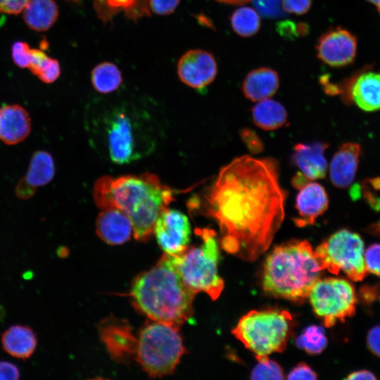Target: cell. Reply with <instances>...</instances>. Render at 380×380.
Listing matches in <instances>:
<instances>
[{"label": "cell", "mask_w": 380, "mask_h": 380, "mask_svg": "<svg viewBox=\"0 0 380 380\" xmlns=\"http://www.w3.org/2000/svg\"><path fill=\"white\" fill-rule=\"evenodd\" d=\"M368 1L373 3L376 6V8H378L380 13V0H368Z\"/></svg>", "instance_id": "c3c4849f"}, {"label": "cell", "mask_w": 380, "mask_h": 380, "mask_svg": "<svg viewBox=\"0 0 380 380\" xmlns=\"http://www.w3.org/2000/svg\"><path fill=\"white\" fill-rule=\"evenodd\" d=\"M296 25L291 22L281 23L279 29L281 34L282 35H295L296 33L298 34H305L308 31L306 26L304 24L300 25L299 27L296 29Z\"/></svg>", "instance_id": "ee69618b"}, {"label": "cell", "mask_w": 380, "mask_h": 380, "mask_svg": "<svg viewBox=\"0 0 380 380\" xmlns=\"http://www.w3.org/2000/svg\"><path fill=\"white\" fill-rule=\"evenodd\" d=\"M254 124L265 130H274L281 127L287 120L285 108L279 102L267 99L258 101L252 108Z\"/></svg>", "instance_id": "484cf974"}, {"label": "cell", "mask_w": 380, "mask_h": 380, "mask_svg": "<svg viewBox=\"0 0 380 380\" xmlns=\"http://www.w3.org/2000/svg\"><path fill=\"white\" fill-rule=\"evenodd\" d=\"M216 61L210 52L191 49L182 56L177 64L180 80L194 89H202L210 84L216 77Z\"/></svg>", "instance_id": "4fadbf2b"}, {"label": "cell", "mask_w": 380, "mask_h": 380, "mask_svg": "<svg viewBox=\"0 0 380 380\" xmlns=\"http://www.w3.org/2000/svg\"><path fill=\"white\" fill-rule=\"evenodd\" d=\"M202 242L188 246L178 255H173L176 267L184 283L196 293L204 292L216 300L224 289V281L218 275L219 247L214 230H196Z\"/></svg>", "instance_id": "8992f818"}, {"label": "cell", "mask_w": 380, "mask_h": 380, "mask_svg": "<svg viewBox=\"0 0 380 380\" xmlns=\"http://www.w3.org/2000/svg\"><path fill=\"white\" fill-rule=\"evenodd\" d=\"M288 379H316V373L305 363L298 364L289 374Z\"/></svg>", "instance_id": "f35d334b"}, {"label": "cell", "mask_w": 380, "mask_h": 380, "mask_svg": "<svg viewBox=\"0 0 380 380\" xmlns=\"http://www.w3.org/2000/svg\"><path fill=\"white\" fill-rule=\"evenodd\" d=\"M29 113L18 104L4 105L0 108V141L8 145L23 141L31 132Z\"/></svg>", "instance_id": "ac0fdd59"}, {"label": "cell", "mask_w": 380, "mask_h": 380, "mask_svg": "<svg viewBox=\"0 0 380 380\" xmlns=\"http://www.w3.org/2000/svg\"><path fill=\"white\" fill-rule=\"evenodd\" d=\"M322 271L308 241H291L274 247L267 257L263 288L277 298L302 300L308 297Z\"/></svg>", "instance_id": "277c9868"}, {"label": "cell", "mask_w": 380, "mask_h": 380, "mask_svg": "<svg viewBox=\"0 0 380 380\" xmlns=\"http://www.w3.org/2000/svg\"><path fill=\"white\" fill-rule=\"evenodd\" d=\"M367 232L374 236L380 237V221L368 227Z\"/></svg>", "instance_id": "bcb514c9"}, {"label": "cell", "mask_w": 380, "mask_h": 380, "mask_svg": "<svg viewBox=\"0 0 380 380\" xmlns=\"http://www.w3.org/2000/svg\"><path fill=\"white\" fill-rule=\"evenodd\" d=\"M308 297L315 312L327 327L334 326L338 320L344 322L355 311V289L343 279H319L312 287Z\"/></svg>", "instance_id": "30bf717a"}, {"label": "cell", "mask_w": 380, "mask_h": 380, "mask_svg": "<svg viewBox=\"0 0 380 380\" xmlns=\"http://www.w3.org/2000/svg\"><path fill=\"white\" fill-rule=\"evenodd\" d=\"M297 346L310 354L321 353L327 346V339L323 328L312 325L305 329L296 338Z\"/></svg>", "instance_id": "f1b7e54d"}, {"label": "cell", "mask_w": 380, "mask_h": 380, "mask_svg": "<svg viewBox=\"0 0 380 380\" xmlns=\"http://www.w3.org/2000/svg\"><path fill=\"white\" fill-rule=\"evenodd\" d=\"M315 254L322 271L334 274L342 272L355 281H362L368 274L364 242L358 234L348 229L333 234L316 248Z\"/></svg>", "instance_id": "9c48e42d"}, {"label": "cell", "mask_w": 380, "mask_h": 380, "mask_svg": "<svg viewBox=\"0 0 380 380\" xmlns=\"http://www.w3.org/2000/svg\"><path fill=\"white\" fill-rule=\"evenodd\" d=\"M30 0H0V13L17 15L23 11Z\"/></svg>", "instance_id": "74e56055"}, {"label": "cell", "mask_w": 380, "mask_h": 380, "mask_svg": "<svg viewBox=\"0 0 380 380\" xmlns=\"http://www.w3.org/2000/svg\"><path fill=\"white\" fill-rule=\"evenodd\" d=\"M99 331L102 341L114 360L124 362L134 357L137 337L127 322L109 317L100 324Z\"/></svg>", "instance_id": "5bb4252c"}, {"label": "cell", "mask_w": 380, "mask_h": 380, "mask_svg": "<svg viewBox=\"0 0 380 380\" xmlns=\"http://www.w3.org/2000/svg\"><path fill=\"white\" fill-rule=\"evenodd\" d=\"M220 3L231 4V5H241L246 4L251 0H215Z\"/></svg>", "instance_id": "7dc6e473"}, {"label": "cell", "mask_w": 380, "mask_h": 380, "mask_svg": "<svg viewBox=\"0 0 380 380\" xmlns=\"http://www.w3.org/2000/svg\"><path fill=\"white\" fill-rule=\"evenodd\" d=\"M258 363L253 368L251 378L252 379H284L282 368L268 356L256 357Z\"/></svg>", "instance_id": "f546056e"}, {"label": "cell", "mask_w": 380, "mask_h": 380, "mask_svg": "<svg viewBox=\"0 0 380 380\" xmlns=\"http://www.w3.org/2000/svg\"><path fill=\"white\" fill-rule=\"evenodd\" d=\"M153 233L165 253L178 255L189 246L191 226L184 213L167 207L159 214Z\"/></svg>", "instance_id": "8fae6325"}, {"label": "cell", "mask_w": 380, "mask_h": 380, "mask_svg": "<svg viewBox=\"0 0 380 380\" xmlns=\"http://www.w3.org/2000/svg\"><path fill=\"white\" fill-rule=\"evenodd\" d=\"M241 138L251 152L258 153L262 150V143L251 130L243 129L241 132Z\"/></svg>", "instance_id": "ab89813d"}, {"label": "cell", "mask_w": 380, "mask_h": 380, "mask_svg": "<svg viewBox=\"0 0 380 380\" xmlns=\"http://www.w3.org/2000/svg\"><path fill=\"white\" fill-rule=\"evenodd\" d=\"M67 1H73V2H77V1H81V0H67Z\"/></svg>", "instance_id": "681fc988"}, {"label": "cell", "mask_w": 380, "mask_h": 380, "mask_svg": "<svg viewBox=\"0 0 380 380\" xmlns=\"http://www.w3.org/2000/svg\"><path fill=\"white\" fill-rule=\"evenodd\" d=\"M31 49L29 44L25 42H15L11 49V55L13 62L22 68H28Z\"/></svg>", "instance_id": "1f68e13d"}, {"label": "cell", "mask_w": 380, "mask_h": 380, "mask_svg": "<svg viewBox=\"0 0 380 380\" xmlns=\"http://www.w3.org/2000/svg\"><path fill=\"white\" fill-rule=\"evenodd\" d=\"M196 294L183 281L173 255L167 253L136 277L130 291L134 305L141 312L152 321L177 327L191 318Z\"/></svg>", "instance_id": "3957f363"}, {"label": "cell", "mask_w": 380, "mask_h": 380, "mask_svg": "<svg viewBox=\"0 0 380 380\" xmlns=\"http://www.w3.org/2000/svg\"><path fill=\"white\" fill-rule=\"evenodd\" d=\"M279 86V75L270 68H259L248 73L242 84V91L246 99L258 102L270 99Z\"/></svg>", "instance_id": "7402d4cb"}, {"label": "cell", "mask_w": 380, "mask_h": 380, "mask_svg": "<svg viewBox=\"0 0 380 380\" xmlns=\"http://www.w3.org/2000/svg\"><path fill=\"white\" fill-rule=\"evenodd\" d=\"M367 346L372 353L380 357V325L375 326L369 331Z\"/></svg>", "instance_id": "60d3db41"}, {"label": "cell", "mask_w": 380, "mask_h": 380, "mask_svg": "<svg viewBox=\"0 0 380 380\" xmlns=\"http://www.w3.org/2000/svg\"><path fill=\"white\" fill-rule=\"evenodd\" d=\"M1 343L4 350L10 355L25 360L35 351L37 337L34 331L30 327L15 324L11 326L2 333Z\"/></svg>", "instance_id": "603a6c76"}, {"label": "cell", "mask_w": 380, "mask_h": 380, "mask_svg": "<svg viewBox=\"0 0 380 380\" xmlns=\"http://www.w3.org/2000/svg\"><path fill=\"white\" fill-rule=\"evenodd\" d=\"M180 0H149V8L153 13L166 15L175 11Z\"/></svg>", "instance_id": "e575fe53"}, {"label": "cell", "mask_w": 380, "mask_h": 380, "mask_svg": "<svg viewBox=\"0 0 380 380\" xmlns=\"http://www.w3.org/2000/svg\"><path fill=\"white\" fill-rule=\"evenodd\" d=\"M231 26L239 36L249 37L255 34L260 27V18L257 11L251 7H241L232 13Z\"/></svg>", "instance_id": "83f0119b"}, {"label": "cell", "mask_w": 380, "mask_h": 380, "mask_svg": "<svg viewBox=\"0 0 380 380\" xmlns=\"http://www.w3.org/2000/svg\"><path fill=\"white\" fill-rule=\"evenodd\" d=\"M184 353L179 327L153 321L140 331L134 357L150 376L159 377L172 373Z\"/></svg>", "instance_id": "ba28073f"}, {"label": "cell", "mask_w": 380, "mask_h": 380, "mask_svg": "<svg viewBox=\"0 0 380 380\" xmlns=\"http://www.w3.org/2000/svg\"><path fill=\"white\" fill-rule=\"evenodd\" d=\"M357 42L348 31L336 27L323 34L317 41V57L331 67L350 64L355 56Z\"/></svg>", "instance_id": "7c38bea8"}, {"label": "cell", "mask_w": 380, "mask_h": 380, "mask_svg": "<svg viewBox=\"0 0 380 380\" xmlns=\"http://www.w3.org/2000/svg\"><path fill=\"white\" fill-rule=\"evenodd\" d=\"M380 291V285L363 286L360 289V296L362 301L367 305L374 302Z\"/></svg>", "instance_id": "7bdbcfd3"}, {"label": "cell", "mask_w": 380, "mask_h": 380, "mask_svg": "<svg viewBox=\"0 0 380 380\" xmlns=\"http://www.w3.org/2000/svg\"><path fill=\"white\" fill-rule=\"evenodd\" d=\"M343 95L366 111L380 109V72L366 70L349 79L342 87Z\"/></svg>", "instance_id": "9a60e30c"}, {"label": "cell", "mask_w": 380, "mask_h": 380, "mask_svg": "<svg viewBox=\"0 0 380 380\" xmlns=\"http://www.w3.org/2000/svg\"><path fill=\"white\" fill-rule=\"evenodd\" d=\"M23 12L26 25L37 32L48 30L58 16L54 0H30Z\"/></svg>", "instance_id": "d4e9b609"}, {"label": "cell", "mask_w": 380, "mask_h": 380, "mask_svg": "<svg viewBox=\"0 0 380 380\" xmlns=\"http://www.w3.org/2000/svg\"><path fill=\"white\" fill-rule=\"evenodd\" d=\"M291 321L286 310H252L240 319L232 334L255 357L268 356L286 348Z\"/></svg>", "instance_id": "52a82bcc"}, {"label": "cell", "mask_w": 380, "mask_h": 380, "mask_svg": "<svg viewBox=\"0 0 380 380\" xmlns=\"http://www.w3.org/2000/svg\"><path fill=\"white\" fill-rule=\"evenodd\" d=\"M286 198L275 160L243 156L222 167L202 198L189 206L217 222L224 251L251 262L280 228Z\"/></svg>", "instance_id": "6da1fadb"}, {"label": "cell", "mask_w": 380, "mask_h": 380, "mask_svg": "<svg viewBox=\"0 0 380 380\" xmlns=\"http://www.w3.org/2000/svg\"><path fill=\"white\" fill-rule=\"evenodd\" d=\"M367 271L380 277V243L369 246L364 254Z\"/></svg>", "instance_id": "d6a6232c"}, {"label": "cell", "mask_w": 380, "mask_h": 380, "mask_svg": "<svg viewBox=\"0 0 380 380\" xmlns=\"http://www.w3.org/2000/svg\"><path fill=\"white\" fill-rule=\"evenodd\" d=\"M142 118L115 108L91 119L94 140L113 163L123 165L141 158L152 149Z\"/></svg>", "instance_id": "5b68a950"}, {"label": "cell", "mask_w": 380, "mask_h": 380, "mask_svg": "<svg viewBox=\"0 0 380 380\" xmlns=\"http://www.w3.org/2000/svg\"><path fill=\"white\" fill-rule=\"evenodd\" d=\"M312 0H282L284 11L296 15L306 13L311 7Z\"/></svg>", "instance_id": "d590c367"}, {"label": "cell", "mask_w": 380, "mask_h": 380, "mask_svg": "<svg viewBox=\"0 0 380 380\" xmlns=\"http://www.w3.org/2000/svg\"><path fill=\"white\" fill-rule=\"evenodd\" d=\"M175 192L157 175L146 172L116 178L103 176L96 182L93 195L101 210L116 208L125 213L135 239L146 241L160 212L175 200Z\"/></svg>", "instance_id": "7a4b0ae2"}, {"label": "cell", "mask_w": 380, "mask_h": 380, "mask_svg": "<svg viewBox=\"0 0 380 380\" xmlns=\"http://www.w3.org/2000/svg\"><path fill=\"white\" fill-rule=\"evenodd\" d=\"M55 175L52 156L45 151H37L32 155L25 176L15 187V194L20 199L31 198L38 187L49 184Z\"/></svg>", "instance_id": "2e32d148"}, {"label": "cell", "mask_w": 380, "mask_h": 380, "mask_svg": "<svg viewBox=\"0 0 380 380\" xmlns=\"http://www.w3.org/2000/svg\"><path fill=\"white\" fill-rule=\"evenodd\" d=\"M327 147L328 144L324 142L298 144L294 147L291 160L308 180L322 179L327 170V162L324 157Z\"/></svg>", "instance_id": "d6986e66"}, {"label": "cell", "mask_w": 380, "mask_h": 380, "mask_svg": "<svg viewBox=\"0 0 380 380\" xmlns=\"http://www.w3.org/2000/svg\"><path fill=\"white\" fill-rule=\"evenodd\" d=\"M96 231L101 240L110 245H120L128 241L133 232L127 215L116 208L101 210L96 221Z\"/></svg>", "instance_id": "ffe728a7"}, {"label": "cell", "mask_w": 380, "mask_h": 380, "mask_svg": "<svg viewBox=\"0 0 380 380\" xmlns=\"http://www.w3.org/2000/svg\"><path fill=\"white\" fill-rule=\"evenodd\" d=\"M91 80L96 91L108 94L115 91L121 84L122 74L118 66L110 62H103L94 68Z\"/></svg>", "instance_id": "4316f807"}, {"label": "cell", "mask_w": 380, "mask_h": 380, "mask_svg": "<svg viewBox=\"0 0 380 380\" xmlns=\"http://www.w3.org/2000/svg\"><path fill=\"white\" fill-rule=\"evenodd\" d=\"M329 198L324 188L317 182H308L302 188L296 198L298 217L294 218L298 227L313 224L318 217L327 209Z\"/></svg>", "instance_id": "e0dca14e"}, {"label": "cell", "mask_w": 380, "mask_h": 380, "mask_svg": "<svg viewBox=\"0 0 380 380\" xmlns=\"http://www.w3.org/2000/svg\"><path fill=\"white\" fill-rule=\"evenodd\" d=\"M348 379L355 380V379H369L374 380L376 379V376L372 372L367 370H360L357 372H354L350 374L348 377Z\"/></svg>", "instance_id": "f6af8a7d"}, {"label": "cell", "mask_w": 380, "mask_h": 380, "mask_svg": "<svg viewBox=\"0 0 380 380\" xmlns=\"http://www.w3.org/2000/svg\"><path fill=\"white\" fill-rule=\"evenodd\" d=\"M61 75L59 62L52 58L45 68L38 75L37 77L43 82L51 84L54 82Z\"/></svg>", "instance_id": "8d00e7d4"}, {"label": "cell", "mask_w": 380, "mask_h": 380, "mask_svg": "<svg viewBox=\"0 0 380 380\" xmlns=\"http://www.w3.org/2000/svg\"><path fill=\"white\" fill-rule=\"evenodd\" d=\"M261 15L269 18H277L284 15L282 0H251Z\"/></svg>", "instance_id": "4dcf8cb0"}, {"label": "cell", "mask_w": 380, "mask_h": 380, "mask_svg": "<svg viewBox=\"0 0 380 380\" xmlns=\"http://www.w3.org/2000/svg\"><path fill=\"white\" fill-rule=\"evenodd\" d=\"M360 153V146L355 143L344 144L335 153L329 165V177L335 186L346 189L352 184Z\"/></svg>", "instance_id": "44dd1931"}, {"label": "cell", "mask_w": 380, "mask_h": 380, "mask_svg": "<svg viewBox=\"0 0 380 380\" xmlns=\"http://www.w3.org/2000/svg\"><path fill=\"white\" fill-rule=\"evenodd\" d=\"M94 9L103 22L111 20L120 11L134 20L150 15L149 0H95Z\"/></svg>", "instance_id": "cb8c5ba5"}, {"label": "cell", "mask_w": 380, "mask_h": 380, "mask_svg": "<svg viewBox=\"0 0 380 380\" xmlns=\"http://www.w3.org/2000/svg\"><path fill=\"white\" fill-rule=\"evenodd\" d=\"M52 58L49 57L44 51L40 49H32L31 57L28 68L36 75H38L49 64Z\"/></svg>", "instance_id": "836d02e7"}, {"label": "cell", "mask_w": 380, "mask_h": 380, "mask_svg": "<svg viewBox=\"0 0 380 380\" xmlns=\"http://www.w3.org/2000/svg\"><path fill=\"white\" fill-rule=\"evenodd\" d=\"M18 367L8 361H0V380H14L20 378Z\"/></svg>", "instance_id": "b9f144b4"}]
</instances>
